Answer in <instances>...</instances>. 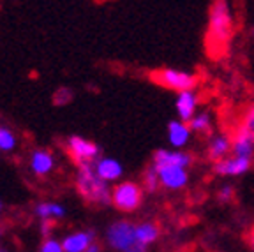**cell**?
<instances>
[{"mask_svg":"<svg viewBox=\"0 0 254 252\" xmlns=\"http://www.w3.org/2000/svg\"><path fill=\"white\" fill-rule=\"evenodd\" d=\"M52 222L53 221H43L41 222V237L43 238H52Z\"/></svg>","mask_w":254,"mask_h":252,"instance_id":"obj_26","label":"cell"},{"mask_svg":"<svg viewBox=\"0 0 254 252\" xmlns=\"http://www.w3.org/2000/svg\"><path fill=\"white\" fill-rule=\"evenodd\" d=\"M214 252H221V251H214Z\"/></svg>","mask_w":254,"mask_h":252,"instance_id":"obj_32","label":"cell"},{"mask_svg":"<svg viewBox=\"0 0 254 252\" xmlns=\"http://www.w3.org/2000/svg\"><path fill=\"white\" fill-rule=\"evenodd\" d=\"M36 215L41 221H57L65 215V206L57 201H44L36 205Z\"/></svg>","mask_w":254,"mask_h":252,"instance_id":"obj_17","label":"cell"},{"mask_svg":"<svg viewBox=\"0 0 254 252\" xmlns=\"http://www.w3.org/2000/svg\"><path fill=\"white\" fill-rule=\"evenodd\" d=\"M71 97H72V92L69 90V88L62 87L55 92V95H53V103H55L57 106H64V104H67L69 101H71Z\"/></svg>","mask_w":254,"mask_h":252,"instance_id":"obj_23","label":"cell"},{"mask_svg":"<svg viewBox=\"0 0 254 252\" xmlns=\"http://www.w3.org/2000/svg\"><path fill=\"white\" fill-rule=\"evenodd\" d=\"M0 215H2V201H0Z\"/></svg>","mask_w":254,"mask_h":252,"instance_id":"obj_28","label":"cell"},{"mask_svg":"<svg viewBox=\"0 0 254 252\" xmlns=\"http://www.w3.org/2000/svg\"><path fill=\"white\" fill-rule=\"evenodd\" d=\"M251 164H253V161L249 157H238V155L231 154L215 162L214 171L219 177H240L251 170Z\"/></svg>","mask_w":254,"mask_h":252,"instance_id":"obj_8","label":"cell"},{"mask_svg":"<svg viewBox=\"0 0 254 252\" xmlns=\"http://www.w3.org/2000/svg\"><path fill=\"white\" fill-rule=\"evenodd\" d=\"M95 242V231L83 229V231H72L65 235L62 240L65 252H85Z\"/></svg>","mask_w":254,"mask_h":252,"instance_id":"obj_11","label":"cell"},{"mask_svg":"<svg viewBox=\"0 0 254 252\" xmlns=\"http://www.w3.org/2000/svg\"><path fill=\"white\" fill-rule=\"evenodd\" d=\"M16 148V136L9 127L0 126V150L2 152H12Z\"/></svg>","mask_w":254,"mask_h":252,"instance_id":"obj_21","label":"cell"},{"mask_svg":"<svg viewBox=\"0 0 254 252\" xmlns=\"http://www.w3.org/2000/svg\"><path fill=\"white\" fill-rule=\"evenodd\" d=\"M253 37H254V28H253Z\"/></svg>","mask_w":254,"mask_h":252,"instance_id":"obj_31","label":"cell"},{"mask_svg":"<svg viewBox=\"0 0 254 252\" xmlns=\"http://www.w3.org/2000/svg\"><path fill=\"white\" fill-rule=\"evenodd\" d=\"M67 146V152L71 154V157L74 159L76 164H81V162H94L99 159L101 148L97 143L90 141V139L83 138V136H71V138L65 141Z\"/></svg>","mask_w":254,"mask_h":252,"instance_id":"obj_6","label":"cell"},{"mask_svg":"<svg viewBox=\"0 0 254 252\" xmlns=\"http://www.w3.org/2000/svg\"><path fill=\"white\" fill-rule=\"evenodd\" d=\"M233 34V14L228 0H214L206 21V52L214 59L224 53Z\"/></svg>","mask_w":254,"mask_h":252,"instance_id":"obj_1","label":"cell"},{"mask_svg":"<svg viewBox=\"0 0 254 252\" xmlns=\"http://www.w3.org/2000/svg\"><path fill=\"white\" fill-rule=\"evenodd\" d=\"M161 187V178L154 166L147 168V171L143 173V189L148 190V192H155V190Z\"/></svg>","mask_w":254,"mask_h":252,"instance_id":"obj_20","label":"cell"},{"mask_svg":"<svg viewBox=\"0 0 254 252\" xmlns=\"http://www.w3.org/2000/svg\"><path fill=\"white\" fill-rule=\"evenodd\" d=\"M55 168V159L53 154L46 148H37L30 155V170L37 177H46Z\"/></svg>","mask_w":254,"mask_h":252,"instance_id":"obj_15","label":"cell"},{"mask_svg":"<svg viewBox=\"0 0 254 252\" xmlns=\"http://www.w3.org/2000/svg\"><path fill=\"white\" fill-rule=\"evenodd\" d=\"M189 127L192 132L208 134L212 130V115L208 111H199L196 113L189 122Z\"/></svg>","mask_w":254,"mask_h":252,"instance_id":"obj_19","label":"cell"},{"mask_svg":"<svg viewBox=\"0 0 254 252\" xmlns=\"http://www.w3.org/2000/svg\"><path fill=\"white\" fill-rule=\"evenodd\" d=\"M242 127L247 129L249 132L254 134V103L247 108L246 115H244V120H242Z\"/></svg>","mask_w":254,"mask_h":252,"instance_id":"obj_25","label":"cell"},{"mask_svg":"<svg viewBox=\"0 0 254 252\" xmlns=\"http://www.w3.org/2000/svg\"><path fill=\"white\" fill-rule=\"evenodd\" d=\"M39 252H65L64 251V245L57 238H44V242L41 244Z\"/></svg>","mask_w":254,"mask_h":252,"instance_id":"obj_22","label":"cell"},{"mask_svg":"<svg viewBox=\"0 0 254 252\" xmlns=\"http://www.w3.org/2000/svg\"><path fill=\"white\" fill-rule=\"evenodd\" d=\"M198 104H199V97L194 90H184L177 94L175 99V110L179 119L184 122H190V119L198 113Z\"/></svg>","mask_w":254,"mask_h":252,"instance_id":"obj_9","label":"cell"},{"mask_svg":"<svg viewBox=\"0 0 254 252\" xmlns=\"http://www.w3.org/2000/svg\"><path fill=\"white\" fill-rule=\"evenodd\" d=\"M136 235H138L139 244L147 249L148 245H152V244H155V242H157L161 231H159V226L155 224V222L145 221V222H139V224H136Z\"/></svg>","mask_w":254,"mask_h":252,"instance_id":"obj_18","label":"cell"},{"mask_svg":"<svg viewBox=\"0 0 254 252\" xmlns=\"http://www.w3.org/2000/svg\"><path fill=\"white\" fill-rule=\"evenodd\" d=\"M150 79L159 87L173 90L177 94L184 90H194V87L198 85V78L192 72L182 71V69H173V67L155 69V71L150 72Z\"/></svg>","mask_w":254,"mask_h":252,"instance_id":"obj_4","label":"cell"},{"mask_svg":"<svg viewBox=\"0 0 254 252\" xmlns=\"http://www.w3.org/2000/svg\"><path fill=\"white\" fill-rule=\"evenodd\" d=\"M190 136H192V130L189 127V122L177 119L168 124V141H170L171 148L182 150L190 141Z\"/></svg>","mask_w":254,"mask_h":252,"instance_id":"obj_12","label":"cell"},{"mask_svg":"<svg viewBox=\"0 0 254 252\" xmlns=\"http://www.w3.org/2000/svg\"><path fill=\"white\" fill-rule=\"evenodd\" d=\"M192 164V155L177 148H159L152 159V166L155 170L161 168H186L189 170Z\"/></svg>","mask_w":254,"mask_h":252,"instance_id":"obj_7","label":"cell"},{"mask_svg":"<svg viewBox=\"0 0 254 252\" xmlns=\"http://www.w3.org/2000/svg\"><path fill=\"white\" fill-rule=\"evenodd\" d=\"M231 154L238 157H249L253 159L254 155V134L249 132L247 129L240 127L231 138Z\"/></svg>","mask_w":254,"mask_h":252,"instance_id":"obj_13","label":"cell"},{"mask_svg":"<svg viewBox=\"0 0 254 252\" xmlns=\"http://www.w3.org/2000/svg\"><path fill=\"white\" fill-rule=\"evenodd\" d=\"M95 162V161H94ZM94 162H81L78 164L76 171V189L79 196L90 205L106 206L111 203V189L110 184L104 182L95 171Z\"/></svg>","mask_w":254,"mask_h":252,"instance_id":"obj_2","label":"cell"},{"mask_svg":"<svg viewBox=\"0 0 254 252\" xmlns=\"http://www.w3.org/2000/svg\"><path fill=\"white\" fill-rule=\"evenodd\" d=\"M233 197H235V189L231 186H228V184H224V186L217 190V199L221 201V203H230Z\"/></svg>","mask_w":254,"mask_h":252,"instance_id":"obj_24","label":"cell"},{"mask_svg":"<svg viewBox=\"0 0 254 252\" xmlns=\"http://www.w3.org/2000/svg\"><path fill=\"white\" fill-rule=\"evenodd\" d=\"M231 152V138L226 134H215L212 136L208 146H206V155L214 162L221 161V159L228 157Z\"/></svg>","mask_w":254,"mask_h":252,"instance_id":"obj_16","label":"cell"},{"mask_svg":"<svg viewBox=\"0 0 254 252\" xmlns=\"http://www.w3.org/2000/svg\"><path fill=\"white\" fill-rule=\"evenodd\" d=\"M143 192H145L143 186H139L136 182H120L111 189V205L119 208L120 212H136L143 203Z\"/></svg>","mask_w":254,"mask_h":252,"instance_id":"obj_5","label":"cell"},{"mask_svg":"<svg viewBox=\"0 0 254 252\" xmlns=\"http://www.w3.org/2000/svg\"><path fill=\"white\" fill-rule=\"evenodd\" d=\"M95 171L103 178L104 182L111 184V182H119L124 175V166L120 164V161L113 157H99L94 162Z\"/></svg>","mask_w":254,"mask_h":252,"instance_id":"obj_14","label":"cell"},{"mask_svg":"<svg viewBox=\"0 0 254 252\" xmlns=\"http://www.w3.org/2000/svg\"><path fill=\"white\" fill-rule=\"evenodd\" d=\"M0 237H2V228H0Z\"/></svg>","mask_w":254,"mask_h":252,"instance_id":"obj_30","label":"cell"},{"mask_svg":"<svg viewBox=\"0 0 254 252\" xmlns=\"http://www.w3.org/2000/svg\"><path fill=\"white\" fill-rule=\"evenodd\" d=\"M161 187L168 190H180L189 184V171L186 168H161L157 170Z\"/></svg>","mask_w":254,"mask_h":252,"instance_id":"obj_10","label":"cell"},{"mask_svg":"<svg viewBox=\"0 0 254 252\" xmlns=\"http://www.w3.org/2000/svg\"><path fill=\"white\" fill-rule=\"evenodd\" d=\"M0 252H7V251H5V249H0Z\"/></svg>","mask_w":254,"mask_h":252,"instance_id":"obj_29","label":"cell"},{"mask_svg":"<svg viewBox=\"0 0 254 252\" xmlns=\"http://www.w3.org/2000/svg\"><path fill=\"white\" fill-rule=\"evenodd\" d=\"M106 242L117 252H145L136 235V224L129 221H117L108 226Z\"/></svg>","mask_w":254,"mask_h":252,"instance_id":"obj_3","label":"cell"},{"mask_svg":"<svg viewBox=\"0 0 254 252\" xmlns=\"http://www.w3.org/2000/svg\"><path fill=\"white\" fill-rule=\"evenodd\" d=\"M85 252H101V245L97 244V242H94V244H92Z\"/></svg>","mask_w":254,"mask_h":252,"instance_id":"obj_27","label":"cell"}]
</instances>
